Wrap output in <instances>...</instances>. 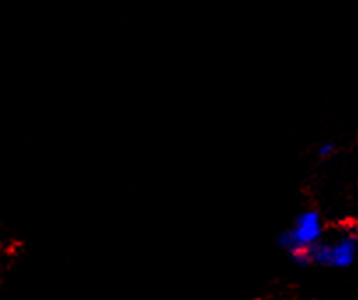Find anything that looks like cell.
Instances as JSON below:
<instances>
[{
  "label": "cell",
  "instance_id": "1",
  "mask_svg": "<svg viewBox=\"0 0 358 300\" xmlns=\"http://www.w3.org/2000/svg\"><path fill=\"white\" fill-rule=\"evenodd\" d=\"M323 224L320 214L314 210L302 212L293 227L279 237V245L292 255L296 264H310V248L322 241Z\"/></svg>",
  "mask_w": 358,
  "mask_h": 300
},
{
  "label": "cell",
  "instance_id": "2",
  "mask_svg": "<svg viewBox=\"0 0 358 300\" xmlns=\"http://www.w3.org/2000/svg\"><path fill=\"white\" fill-rule=\"evenodd\" d=\"M355 258L353 238H341L337 242H317L310 248V264L325 267H348Z\"/></svg>",
  "mask_w": 358,
  "mask_h": 300
},
{
  "label": "cell",
  "instance_id": "3",
  "mask_svg": "<svg viewBox=\"0 0 358 300\" xmlns=\"http://www.w3.org/2000/svg\"><path fill=\"white\" fill-rule=\"evenodd\" d=\"M334 150H336V148H334V145L332 143H327V145H323L322 148H320V156H322V157H329V156H332Z\"/></svg>",
  "mask_w": 358,
  "mask_h": 300
}]
</instances>
